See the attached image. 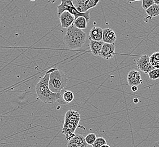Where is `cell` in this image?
<instances>
[{
	"instance_id": "3",
	"label": "cell",
	"mask_w": 159,
	"mask_h": 147,
	"mask_svg": "<svg viewBox=\"0 0 159 147\" xmlns=\"http://www.w3.org/2000/svg\"><path fill=\"white\" fill-rule=\"evenodd\" d=\"M67 75L56 67L52 68L49 80V87L53 92H60L66 86Z\"/></svg>"
},
{
	"instance_id": "31",
	"label": "cell",
	"mask_w": 159,
	"mask_h": 147,
	"mask_svg": "<svg viewBox=\"0 0 159 147\" xmlns=\"http://www.w3.org/2000/svg\"><path fill=\"white\" fill-rule=\"evenodd\" d=\"M31 1H35V0H30Z\"/></svg>"
},
{
	"instance_id": "25",
	"label": "cell",
	"mask_w": 159,
	"mask_h": 147,
	"mask_svg": "<svg viewBox=\"0 0 159 147\" xmlns=\"http://www.w3.org/2000/svg\"><path fill=\"white\" fill-rule=\"evenodd\" d=\"M151 147H159V141L156 142L155 144H153L152 146Z\"/></svg>"
},
{
	"instance_id": "15",
	"label": "cell",
	"mask_w": 159,
	"mask_h": 147,
	"mask_svg": "<svg viewBox=\"0 0 159 147\" xmlns=\"http://www.w3.org/2000/svg\"><path fill=\"white\" fill-rule=\"evenodd\" d=\"M103 29L99 27H93L90 30L89 33V40L102 41Z\"/></svg>"
},
{
	"instance_id": "26",
	"label": "cell",
	"mask_w": 159,
	"mask_h": 147,
	"mask_svg": "<svg viewBox=\"0 0 159 147\" xmlns=\"http://www.w3.org/2000/svg\"><path fill=\"white\" fill-rule=\"evenodd\" d=\"M133 101H134L135 104H137L138 102H139V100H138V98H135V99H134V100H133Z\"/></svg>"
},
{
	"instance_id": "1",
	"label": "cell",
	"mask_w": 159,
	"mask_h": 147,
	"mask_svg": "<svg viewBox=\"0 0 159 147\" xmlns=\"http://www.w3.org/2000/svg\"><path fill=\"white\" fill-rule=\"evenodd\" d=\"M52 69H49L45 74L35 86V91L38 99L45 104H53L57 102L58 93L53 92L49 87V80Z\"/></svg>"
},
{
	"instance_id": "27",
	"label": "cell",
	"mask_w": 159,
	"mask_h": 147,
	"mask_svg": "<svg viewBox=\"0 0 159 147\" xmlns=\"http://www.w3.org/2000/svg\"><path fill=\"white\" fill-rule=\"evenodd\" d=\"M142 1V0H128V1L131 3V2H135V1Z\"/></svg>"
},
{
	"instance_id": "16",
	"label": "cell",
	"mask_w": 159,
	"mask_h": 147,
	"mask_svg": "<svg viewBox=\"0 0 159 147\" xmlns=\"http://www.w3.org/2000/svg\"><path fill=\"white\" fill-rule=\"evenodd\" d=\"M104 44V42L103 41L90 40L89 48L92 55L95 56H99Z\"/></svg>"
},
{
	"instance_id": "21",
	"label": "cell",
	"mask_w": 159,
	"mask_h": 147,
	"mask_svg": "<svg viewBox=\"0 0 159 147\" xmlns=\"http://www.w3.org/2000/svg\"><path fill=\"white\" fill-rule=\"evenodd\" d=\"M148 76L152 80L159 79V69H154L148 73Z\"/></svg>"
},
{
	"instance_id": "19",
	"label": "cell",
	"mask_w": 159,
	"mask_h": 147,
	"mask_svg": "<svg viewBox=\"0 0 159 147\" xmlns=\"http://www.w3.org/2000/svg\"><path fill=\"white\" fill-rule=\"evenodd\" d=\"M150 62L155 69H159V51L153 53L150 56Z\"/></svg>"
},
{
	"instance_id": "11",
	"label": "cell",
	"mask_w": 159,
	"mask_h": 147,
	"mask_svg": "<svg viewBox=\"0 0 159 147\" xmlns=\"http://www.w3.org/2000/svg\"><path fill=\"white\" fill-rule=\"evenodd\" d=\"M74 95L73 93L70 91L65 89L58 93L57 102L61 105L68 104L73 101Z\"/></svg>"
},
{
	"instance_id": "24",
	"label": "cell",
	"mask_w": 159,
	"mask_h": 147,
	"mask_svg": "<svg viewBox=\"0 0 159 147\" xmlns=\"http://www.w3.org/2000/svg\"><path fill=\"white\" fill-rule=\"evenodd\" d=\"M138 90V88L137 86H131V91L134 92H136Z\"/></svg>"
},
{
	"instance_id": "28",
	"label": "cell",
	"mask_w": 159,
	"mask_h": 147,
	"mask_svg": "<svg viewBox=\"0 0 159 147\" xmlns=\"http://www.w3.org/2000/svg\"><path fill=\"white\" fill-rule=\"evenodd\" d=\"M153 1H154L155 4L159 5V0H153Z\"/></svg>"
},
{
	"instance_id": "2",
	"label": "cell",
	"mask_w": 159,
	"mask_h": 147,
	"mask_svg": "<svg viewBox=\"0 0 159 147\" xmlns=\"http://www.w3.org/2000/svg\"><path fill=\"white\" fill-rule=\"evenodd\" d=\"M87 38L86 33L82 29H78L73 24L70 26L64 36V44L71 49H80L85 44Z\"/></svg>"
},
{
	"instance_id": "18",
	"label": "cell",
	"mask_w": 159,
	"mask_h": 147,
	"mask_svg": "<svg viewBox=\"0 0 159 147\" xmlns=\"http://www.w3.org/2000/svg\"><path fill=\"white\" fill-rule=\"evenodd\" d=\"M87 23L88 21L84 16H80L75 19L74 25L78 29H83L87 28Z\"/></svg>"
},
{
	"instance_id": "5",
	"label": "cell",
	"mask_w": 159,
	"mask_h": 147,
	"mask_svg": "<svg viewBox=\"0 0 159 147\" xmlns=\"http://www.w3.org/2000/svg\"><path fill=\"white\" fill-rule=\"evenodd\" d=\"M100 0H73V3L76 9L80 13H85L89 9L97 6Z\"/></svg>"
},
{
	"instance_id": "9",
	"label": "cell",
	"mask_w": 159,
	"mask_h": 147,
	"mask_svg": "<svg viewBox=\"0 0 159 147\" xmlns=\"http://www.w3.org/2000/svg\"><path fill=\"white\" fill-rule=\"evenodd\" d=\"M127 80L129 85L130 86H138L143 83L140 72L136 70H132L129 72L127 74Z\"/></svg>"
},
{
	"instance_id": "12",
	"label": "cell",
	"mask_w": 159,
	"mask_h": 147,
	"mask_svg": "<svg viewBox=\"0 0 159 147\" xmlns=\"http://www.w3.org/2000/svg\"><path fill=\"white\" fill-rule=\"evenodd\" d=\"M88 144L83 135L76 134L67 143V147H87Z\"/></svg>"
},
{
	"instance_id": "20",
	"label": "cell",
	"mask_w": 159,
	"mask_h": 147,
	"mask_svg": "<svg viewBox=\"0 0 159 147\" xmlns=\"http://www.w3.org/2000/svg\"><path fill=\"white\" fill-rule=\"evenodd\" d=\"M97 139L96 135L93 133H91L87 135L85 137V140L88 145H92Z\"/></svg>"
},
{
	"instance_id": "4",
	"label": "cell",
	"mask_w": 159,
	"mask_h": 147,
	"mask_svg": "<svg viewBox=\"0 0 159 147\" xmlns=\"http://www.w3.org/2000/svg\"><path fill=\"white\" fill-rule=\"evenodd\" d=\"M69 11L72 15H73L75 18L80 16H84L88 22L90 19V13L89 11L85 13H80L74 6L73 0H61V3L57 7L58 16H60L61 14L64 11Z\"/></svg>"
},
{
	"instance_id": "13",
	"label": "cell",
	"mask_w": 159,
	"mask_h": 147,
	"mask_svg": "<svg viewBox=\"0 0 159 147\" xmlns=\"http://www.w3.org/2000/svg\"><path fill=\"white\" fill-rule=\"evenodd\" d=\"M116 40L117 36L112 29L107 28L103 29L102 41H103L105 43L114 44Z\"/></svg>"
},
{
	"instance_id": "17",
	"label": "cell",
	"mask_w": 159,
	"mask_h": 147,
	"mask_svg": "<svg viewBox=\"0 0 159 147\" xmlns=\"http://www.w3.org/2000/svg\"><path fill=\"white\" fill-rule=\"evenodd\" d=\"M146 12L148 16L147 17V18L148 19H152L153 17L159 16V5L156 4L153 5L152 6H151L146 10Z\"/></svg>"
},
{
	"instance_id": "23",
	"label": "cell",
	"mask_w": 159,
	"mask_h": 147,
	"mask_svg": "<svg viewBox=\"0 0 159 147\" xmlns=\"http://www.w3.org/2000/svg\"><path fill=\"white\" fill-rule=\"evenodd\" d=\"M153 0H142V7L143 9L146 10L149 7L154 5Z\"/></svg>"
},
{
	"instance_id": "10",
	"label": "cell",
	"mask_w": 159,
	"mask_h": 147,
	"mask_svg": "<svg viewBox=\"0 0 159 147\" xmlns=\"http://www.w3.org/2000/svg\"><path fill=\"white\" fill-rule=\"evenodd\" d=\"M61 25L64 29H68L70 26L73 25L75 21V17L69 11H64L60 16Z\"/></svg>"
},
{
	"instance_id": "14",
	"label": "cell",
	"mask_w": 159,
	"mask_h": 147,
	"mask_svg": "<svg viewBox=\"0 0 159 147\" xmlns=\"http://www.w3.org/2000/svg\"><path fill=\"white\" fill-rule=\"evenodd\" d=\"M80 121V115L79 112L70 109L67 111L65 115V122H71L79 124Z\"/></svg>"
},
{
	"instance_id": "6",
	"label": "cell",
	"mask_w": 159,
	"mask_h": 147,
	"mask_svg": "<svg viewBox=\"0 0 159 147\" xmlns=\"http://www.w3.org/2000/svg\"><path fill=\"white\" fill-rule=\"evenodd\" d=\"M137 65L138 69L144 73L148 74L155 69L151 64L150 56L148 55H144L139 58L137 61Z\"/></svg>"
},
{
	"instance_id": "8",
	"label": "cell",
	"mask_w": 159,
	"mask_h": 147,
	"mask_svg": "<svg viewBox=\"0 0 159 147\" xmlns=\"http://www.w3.org/2000/svg\"><path fill=\"white\" fill-rule=\"evenodd\" d=\"M78 123H71V122H64L62 133L65 135L66 139L70 140L75 135V131L78 126Z\"/></svg>"
},
{
	"instance_id": "22",
	"label": "cell",
	"mask_w": 159,
	"mask_h": 147,
	"mask_svg": "<svg viewBox=\"0 0 159 147\" xmlns=\"http://www.w3.org/2000/svg\"><path fill=\"white\" fill-rule=\"evenodd\" d=\"M106 144L107 143L105 139L102 137H99V138H97L96 139L95 141L94 142V143L93 144L92 146V147H101L102 145Z\"/></svg>"
},
{
	"instance_id": "29",
	"label": "cell",
	"mask_w": 159,
	"mask_h": 147,
	"mask_svg": "<svg viewBox=\"0 0 159 147\" xmlns=\"http://www.w3.org/2000/svg\"><path fill=\"white\" fill-rule=\"evenodd\" d=\"M101 147H111V146H110V145H108L107 144H104V145H102Z\"/></svg>"
},
{
	"instance_id": "30",
	"label": "cell",
	"mask_w": 159,
	"mask_h": 147,
	"mask_svg": "<svg viewBox=\"0 0 159 147\" xmlns=\"http://www.w3.org/2000/svg\"><path fill=\"white\" fill-rule=\"evenodd\" d=\"M52 3H54V2L56 1V0H49Z\"/></svg>"
},
{
	"instance_id": "7",
	"label": "cell",
	"mask_w": 159,
	"mask_h": 147,
	"mask_svg": "<svg viewBox=\"0 0 159 147\" xmlns=\"http://www.w3.org/2000/svg\"><path fill=\"white\" fill-rule=\"evenodd\" d=\"M116 52V46L114 44L104 42L99 56L106 60H109L114 57Z\"/></svg>"
}]
</instances>
